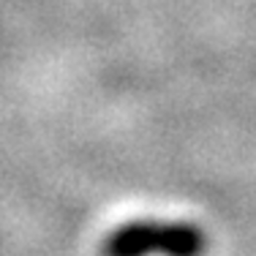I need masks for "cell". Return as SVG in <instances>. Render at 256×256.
Masks as SVG:
<instances>
[{
    "label": "cell",
    "mask_w": 256,
    "mask_h": 256,
    "mask_svg": "<svg viewBox=\"0 0 256 256\" xmlns=\"http://www.w3.org/2000/svg\"><path fill=\"white\" fill-rule=\"evenodd\" d=\"M204 232L186 221H131L104 240V256H202Z\"/></svg>",
    "instance_id": "obj_1"
}]
</instances>
